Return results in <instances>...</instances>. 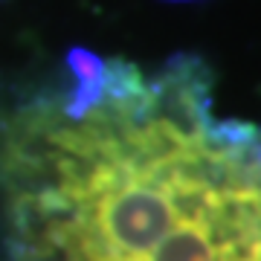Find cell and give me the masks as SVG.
Returning <instances> with one entry per match:
<instances>
[{"mask_svg": "<svg viewBox=\"0 0 261 261\" xmlns=\"http://www.w3.org/2000/svg\"><path fill=\"white\" fill-rule=\"evenodd\" d=\"M252 137L197 58L75 53L0 102V261H261Z\"/></svg>", "mask_w": 261, "mask_h": 261, "instance_id": "obj_1", "label": "cell"}]
</instances>
